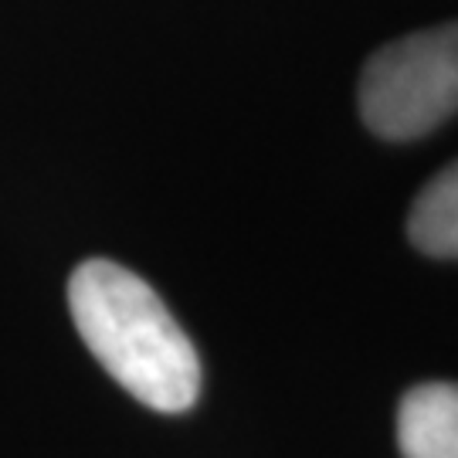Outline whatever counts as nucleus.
Segmentation results:
<instances>
[{
    "instance_id": "nucleus-2",
    "label": "nucleus",
    "mask_w": 458,
    "mask_h": 458,
    "mask_svg": "<svg viewBox=\"0 0 458 458\" xmlns=\"http://www.w3.org/2000/svg\"><path fill=\"white\" fill-rule=\"evenodd\" d=\"M360 115L380 140H418L458 113V21L397 38L360 75Z\"/></svg>"
},
{
    "instance_id": "nucleus-3",
    "label": "nucleus",
    "mask_w": 458,
    "mask_h": 458,
    "mask_svg": "<svg viewBox=\"0 0 458 458\" xmlns=\"http://www.w3.org/2000/svg\"><path fill=\"white\" fill-rule=\"evenodd\" d=\"M397 448L404 458H458V384L428 380L401 397Z\"/></svg>"
},
{
    "instance_id": "nucleus-4",
    "label": "nucleus",
    "mask_w": 458,
    "mask_h": 458,
    "mask_svg": "<svg viewBox=\"0 0 458 458\" xmlns=\"http://www.w3.org/2000/svg\"><path fill=\"white\" fill-rule=\"evenodd\" d=\"M408 238L431 259H458V160L435 174L414 197Z\"/></svg>"
},
{
    "instance_id": "nucleus-1",
    "label": "nucleus",
    "mask_w": 458,
    "mask_h": 458,
    "mask_svg": "<svg viewBox=\"0 0 458 458\" xmlns=\"http://www.w3.org/2000/svg\"><path fill=\"white\" fill-rule=\"evenodd\" d=\"M75 329L115 384L153 411L181 414L200 394V357L153 285L109 259L68 278Z\"/></svg>"
}]
</instances>
